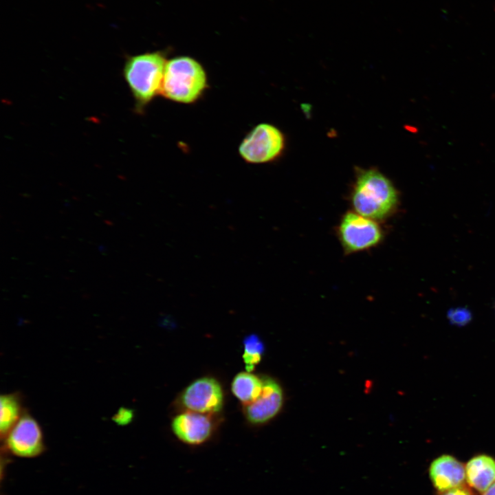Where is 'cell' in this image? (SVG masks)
I'll list each match as a JSON object with an SVG mask.
<instances>
[{
	"instance_id": "6da1fadb",
	"label": "cell",
	"mask_w": 495,
	"mask_h": 495,
	"mask_svg": "<svg viewBox=\"0 0 495 495\" xmlns=\"http://www.w3.org/2000/svg\"><path fill=\"white\" fill-rule=\"evenodd\" d=\"M353 211L381 221L395 213L399 193L389 178L375 168L359 170L350 196Z\"/></svg>"
},
{
	"instance_id": "7a4b0ae2",
	"label": "cell",
	"mask_w": 495,
	"mask_h": 495,
	"mask_svg": "<svg viewBox=\"0 0 495 495\" xmlns=\"http://www.w3.org/2000/svg\"><path fill=\"white\" fill-rule=\"evenodd\" d=\"M206 71L200 62L188 56L167 60L160 95L168 100L192 104L208 89Z\"/></svg>"
},
{
	"instance_id": "3957f363",
	"label": "cell",
	"mask_w": 495,
	"mask_h": 495,
	"mask_svg": "<svg viewBox=\"0 0 495 495\" xmlns=\"http://www.w3.org/2000/svg\"><path fill=\"white\" fill-rule=\"evenodd\" d=\"M167 60L166 54L162 51L131 56L126 59L123 76L138 113H142L160 95Z\"/></svg>"
},
{
	"instance_id": "277c9868",
	"label": "cell",
	"mask_w": 495,
	"mask_h": 495,
	"mask_svg": "<svg viewBox=\"0 0 495 495\" xmlns=\"http://www.w3.org/2000/svg\"><path fill=\"white\" fill-rule=\"evenodd\" d=\"M285 148L283 133L276 126L259 123L243 138L238 147L241 159L248 164H261L274 162Z\"/></svg>"
},
{
	"instance_id": "5b68a950",
	"label": "cell",
	"mask_w": 495,
	"mask_h": 495,
	"mask_svg": "<svg viewBox=\"0 0 495 495\" xmlns=\"http://www.w3.org/2000/svg\"><path fill=\"white\" fill-rule=\"evenodd\" d=\"M337 236L344 252L349 254L377 247L383 241L384 233L379 221L353 210L342 216Z\"/></svg>"
},
{
	"instance_id": "8992f818",
	"label": "cell",
	"mask_w": 495,
	"mask_h": 495,
	"mask_svg": "<svg viewBox=\"0 0 495 495\" xmlns=\"http://www.w3.org/2000/svg\"><path fill=\"white\" fill-rule=\"evenodd\" d=\"M178 402L184 410L214 415L223 406L224 395L219 382L212 377L194 380L180 394Z\"/></svg>"
},
{
	"instance_id": "52a82bcc",
	"label": "cell",
	"mask_w": 495,
	"mask_h": 495,
	"mask_svg": "<svg viewBox=\"0 0 495 495\" xmlns=\"http://www.w3.org/2000/svg\"><path fill=\"white\" fill-rule=\"evenodd\" d=\"M5 448L21 458H34L45 450L43 434L37 421L24 412L4 438Z\"/></svg>"
},
{
	"instance_id": "ba28073f",
	"label": "cell",
	"mask_w": 495,
	"mask_h": 495,
	"mask_svg": "<svg viewBox=\"0 0 495 495\" xmlns=\"http://www.w3.org/2000/svg\"><path fill=\"white\" fill-rule=\"evenodd\" d=\"M213 415L184 410L172 420L171 429L184 444L199 446L206 443L214 431Z\"/></svg>"
},
{
	"instance_id": "9c48e42d",
	"label": "cell",
	"mask_w": 495,
	"mask_h": 495,
	"mask_svg": "<svg viewBox=\"0 0 495 495\" xmlns=\"http://www.w3.org/2000/svg\"><path fill=\"white\" fill-rule=\"evenodd\" d=\"M283 404V392L277 381L263 378V388L259 397L253 402L243 405V414L253 425L265 424L280 410Z\"/></svg>"
},
{
	"instance_id": "30bf717a",
	"label": "cell",
	"mask_w": 495,
	"mask_h": 495,
	"mask_svg": "<svg viewBox=\"0 0 495 495\" xmlns=\"http://www.w3.org/2000/svg\"><path fill=\"white\" fill-rule=\"evenodd\" d=\"M429 474L436 489L445 492L461 486L465 478V468L454 456L442 455L432 461Z\"/></svg>"
},
{
	"instance_id": "8fae6325",
	"label": "cell",
	"mask_w": 495,
	"mask_h": 495,
	"mask_svg": "<svg viewBox=\"0 0 495 495\" xmlns=\"http://www.w3.org/2000/svg\"><path fill=\"white\" fill-rule=\"evenodd\" d=\"M465 477L470 486L484 492L495 483V459L485 454L472 458L465 466Z\"/></svg>"
},
{
	"instance_id": "7c38bea8",
	"label": "cell",
	"mask_w": 495,
	"mask_h": 495,
	"mask_svg": "<svg viewBox=\"0 0 495 495\" xmlns=\"http://www.w3.org/2000/svg\"><path fill=\"white\" fill-rule=\"evenodd\" d=\"M263 388V378L248 371L237 373L231 382V390L243 406L255 401Z\"/></svg>"
},
{
	"instance_id": "4fadbf2b",
	"label": "cell",
	"mask_w": 495,
	"mask_h": 495,
	"mask_svg": "<svg viewBox=\"0 0 495 495\" xmlns=\"http://www.w3.org/2000/svg\"><path fill=\"white\" fill-rule=\"evenodd\" d=\"M0 433L2 439L25 412L22 396L19 393L1 395Z\"/></svg>"
},
{
	"instance_id": "5bb4252c",
	"label": "cell",
	"mask_w": 495,
	"mask_h": 495,
	"mask_svg": "<svg viewBox=\"0 0 495 495\" xmlns=\"http://www.w3.org/2000/svg\"><path fill=\"white\" fill-rule=\"evenodd\" d=\"M263 351L264 345L258 336L252 334L245 337L242 358L247 371L252 372L261 362Z\"/></svg>"
},
{
	"instance_id": "9a60e30c",
	"label": "cell",
	"mask_w": 495,
	"mask_h": 495,
	"mask_svg": "<svg viewBox=\"0 0 495 495\" xmlns=\"http://www.w3.org/2000/svg\"><path fill=\"white\" fill-rule=\"evenodd\" d=\"M448 317L451 322L456 324H466L471 318V314L468 309L456 308L450 310Z\"/></svg>"
},
{
	"instance_id": "2e32d148",
	"label": "cell",
	"mask_w": 495,
	"mask_h": 495,
	"mask_svg": "<svg viewBox=\"0 0 495 495\" xmlns=\"http://www.w3.org/2000/svg\"><path fill=\"white\" fill-rule=\"evenodd\" d=\"M132 418V411L124 408H120L119 412L115 415V421L120 424H128L131 421Z\"/></svg>"
},
{
	"instance_id": "e0dca14e",
	"label": "cell",
	"mask_w": 495,
	"mask_h": 495,
	"mask_svg": "<svg viewBox=\"0 0 495 495\" xmlns=\"http://www.w3.org/2000/svg\"><path fill=\"white\" fill-rule=\"evenodd\" d=\"M441 495H472L470 492L462 486H459L445 492Z\"/></svg>"
},
{
	"instance_id": "ac0fdd59",
	"label": "cell",
	"mask_w": 495,
	"mask_h": 495,
	"mask_svg": "<svg viewBox=\"0 0 495 495\" xmlns=\"http://www.w3.org/2000/svg\"><path fill=\"white\" fill-rule=\"evenodd\" d=\"M483 495H495V483L484 492Z\"/></svg>"
}]
</instances>
